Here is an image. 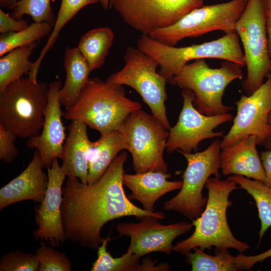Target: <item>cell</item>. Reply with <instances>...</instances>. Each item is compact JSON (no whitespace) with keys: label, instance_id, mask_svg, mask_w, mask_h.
<instances>
[{"label":"cell","instance_id":"8992f818","mask_svg":"<svg viewBox=\"0 0 271 271\" xmlns=\"http://www.w3.org/2000/svg\"><path fill=\"white\" fill-rule=\"evenodd\" d=\"M241 66L225 60L218 68H211L203 59L187 64L168 82L193 92V104L201 113L215 115L233 109L224 105L222 97L226 87L243 77Z\"/></svg>","mask_w":271,"mask_h":271},{"label":"cell","instance_id":"74e56055","mask_svg":"<svg viewBox=\"0 0 271 271\" xmlns=\"http://www.w3.org/2000/svg\"><path fill=\"white\" fill-rule=\"evenodd\" d=\"M265 18L268 52L271 60V0H266Z\"/></svg>","mask_w":271,"mask_h":271},{"label":"cell","instance_id":"2e32d148","mask_svg":"<svg viewBox=\"0 0 271 271\" xmlns=\"http://www.w3.org/2000/svg\"><path fill=\"white\" fill-rule=\"evenodd\" d=\"M48 183L45 195L40 205L34 208L36 223L34 237L53 247L66 241L62 225L61 206L63 184L66 175L59 164L58 158L47 167Z\"/></svg>","mask_w":271,"mask_h":271},{"label":"cell","instance_id":"7c38bea8","mask_svg":"<svg viewBox=\"0 0 271 271\" xmlns=\"http://www.w3.org/2000/svg\"><path fill=\"white\" fill-rule=\"evenodd\" d=\"M203 6V0H112L111 3L126 24L148 36Z\"/></svg>","mask_w":271,"mask_h":271},{"label":"cell","instance_id":"52a82bcc","mask_svg":"<svg viewBox=\"0 0 271 271\" xmlns=\"http://www.w3.org/2000/svg\"><path fill=\"white\" fill-rule=\"evenodd\" d=\"M117 130L125 150L131 155L136 173L167 172L164 153L169 131L153 114L137 110L124 119Z\"/></svg>","mask_w":271,"mask_h":271},{"label":"cell","instance_id":"ffe728a7","mask_svg":"<svg viewBox=\"0 0 271 271\" xmlns=\"http://www.w3.org/2000/svg\"><path fill=\"white\" fill-rule=\"evenodd\" d=\"M87 126L74 120L68 126V135L63 144L60 159L61 168L69 178H78L87 184L89 160L91 142L88 137Z\"/></svg>","mask_w":271,"mask_h":271},{"label":"cell","instance_id":"83f0119b","mask_svg":"<svg viewBox=\"0 0 271 271\" xmlns=\"http://www.w3.org/2000/svg\"><path fill=\"white\" fill-rule=\"evenodd\" d=\"M99 0H61V4L52 31L38 58L34 62L32 71L38 73L44 58L56 43L64 26L84 7Z\"/></svg>","mask_w":271,"mask_h":271},{"label":"cell","instance_id":"836d02e7","mask_svg":"<svg viewBox=\"0 0 271 271\" xmlns=\"http://www.w3.org/2000/svg\"><path fill=\"white\" fill-rule=\"evenodd\" d=\"M17 136L0 125V159L5 163H12L19 155L15 144Z\"/></svg>","mask_w":271,"mask_h":271},{"label":"cell","instance_id":"30bf717a","mask_svg":"<svg viewBox=\"0 0 271 271\" xmlns=\"http://www.w3.org/2000/svg\"><path fill=\"white\" fill-rule=\"evenodd\" d=\"M221 149L220 141L215 140L201 152L177 151L186 159L187 166L182 176L180 192L164 203V210L176 211L192 220L201 215L207 201L202 190L211 175L220 176Z\"/></svg>","mask_w":271,"mask_h":271},{"label":"cell","instance_id":"6da1fadb","mask_svg":"<svg viewBox=\"0 0 271 271\" xmlns=\"http://www.w3.org/2000/svg\"><path fill=\"white\" fill-rule=\"evenodd\" d=\"M127 154L117 155L94 183L67 178L62 187L61 212L66 241L97 250L103 238L101 230L108 222L126 216L139 219L152 216L163 219L162 212H149L132 203L123 187L124 165Z\"/></svg>","mask_w":271,"mask_h":271},{"label":"cell","instance_id":"5bb4252c","mask_svg":"<svg viewBox=\"0 0 271 271\" xmlns=\"http://www.w3.org/2000/svg\"><path fill=\"white\" fill-rule=\"evenodd\" d=\"M235 104L237 113L230 130L220 142L221 148L250 136L256 138L258 145L264 144L271 135L268 123L271 112V74L252 94L242 95Z\"/></svg>","mask_w":271,"mask_h":271},{"label":"cell","instance_id":"e575fe53","mask_svg":"<svg viewBox=\"0 0 271 271\" xmlns=\"http://www.w3.org/2000/svg\"><path fill=\"white\" fill-rule=\"evenodd\" d=\"M28 23L22 19H16L0 9V33L5 34L17 32L27 28Z\"/></svg>","mask_w":271,"mask_h":271},{"label":"cell","instance_id":"4fadbf2b","mask_svg":"<svg viewBox=\"0 0 271 271\" xmlns=\"http://www.w3.org/2000/svg\"><path fill=\"white\" fill-rule=\"evenodd\" d=\"M182 96L183 104L178 121L169 130L166 146L169 153L176 150L188 153L196 152L202 141L223 136L224 131L215 132L214 129L233 118V115L228 112L206 115L199 112L193 104L195 95L191 90L184 89Z\"/></svg>","mask_w":271,"mask_h":271},{"label":"cell","instance_id":"3957f363","mask_svg":"<svg viewBox=\"0 0 271 271\" xmlns=\"http://www.w3.org/2000/svg\"><path fill=\"white\" fill-rule=\"evenodd\" d=\"M142 105L125 95L123 85L89 78L76 102L66 108L63 116L77 120L100 134L117 130L124 119Z\"/></svg>","mask_w":271,"mask_h":271},{"label":"cell","instance_id":"f546056e","mask_svg":"<svg viewBox=\"0 0 271 271\" xmlns=\"http://www.w3.org/2000/svg\"><path fill=\"white\" fill-rule=\"evenodd\" d=\"M53 27L44 22H34L27 28L17 32L1 34L0 56L18 47L38 42L50 34Z\"/></svg>","mask_w":271,"mask_h":271},{"label":"cell","instance_id":"ab89813d","mask_svg":"<svg viewBox=\"0 0 271 271\" xmlns=\"http://www.w3.org/2000/svg\"><path fill=\"white\" fill-rule=\"evenodd\" d=\"M112 1V0H99V3L104 9L107 10L109 7L111 6Z\"/></svg>","mask_w":271,"mask_h":271},{"label":"cell","instance_id":"4316f807","mask_svg":"<svg viewBox=\"0 0 271 271\" xmlns=\"http://www.w3.org/2000/svg\"><path fill=\"white\" fill-rule=\"evenodd\" d=\"M227 179L233 181L254 199L260 221L259 244L266 230L271 227V188L263 182L232 175Z\"/></svg>","mask_w":271,"mask_h":271},{"label":"cell","instance_id":"7402d4cb","mask_svg":"<svg viewBox=\"0 0 271 271\" xmlns=\"http://www.w3.org/2000/svg\"><path fill=\"white\" fill-rule=\"evenodd\" d=\"M64 67L66 78L59 91V99L61 105L66 109L76 102L89 80L91 71L77 47H66Z\"/></svg>","mask_w":271,"mask_h":271},{"label":"cell","instance_id":"1f68e13d","mask_svg":"<svg viewBox=\"0 0 271 271\" xmlns=\"http://www.w3.org/2000/svg\"><path fill=\"white\" fill-rule=\"evenodd\" d=\"M40 263L38 271H71L72 263L63 252L55 250L40 241V246L36 251Z\"/></svg>","mask_w":271,"mask_h":271},{"label":"cell","instance_id":"d4e9b609","mask_svg":"<svg viewBox=\"0 0 271 271\" xmlns=\"http://www.w3.org/2000/svg\"><path fill=\"white\" fill-rule=\"evenodd\" d=\"M114 38V33L108 27L92 29L81 36L77 48L91 71L103 65Z\"/></svg>","mask_w":271,"mask_h":271},{"label":"cell","instance_id":"d6a6232c","mask_svg":"<svg viewBox=\"0 0 271 271\" xmlns=\"http://www.w3.org/2000/svg\"><path fill=\"white\" fill-rule=\"evenodd\" d=\"M39 266L36 254L18 250L5 254L0 260L1 271H37Z\"/></svg>","mask_w":271,"mask_h":271},{"label":"cell","instance_id":"8d00e7d4","mask_svg":"<svg viewBox=\"0 0 271 271\" xmlns=\"http://www.w3.org/2000/svg\"><path fill=\"white\" fill-rule=\"evenodd\" d=\"M260 158L265 173L263 183L271 188V149L262 151L260 153Z\"/></svg>","mask_w":271,"mask_h":271},{"label":"cell","instance_id":"9c48e42d","mask_svg":"<svg viewBox=\"0 0 271 271\" xmlns=\"http://www.w3.org/2000/svg\"><path fill=\"white\" fill-rule=\"evenodd\" d=\"M265 9L266 0H248L235 27L244 50L247 76L242 86L247 95L255 91L264 78L271 74Z\"/></svg>","mask_w":271,"mask_h":271},{"label":"cell","instance_id":"ac0fdd59","mask_svg":"<svg viewBox=\"0 0 271 271\" xmlns=\"http://www.w3.org/2000/svg\"><path fill=\"white\" fill-rule=\"evenodd\" d=\"M41 157L35 150L27 168L0 189V209L22 201L40 203L48 187V177L43 171Z\"/></svg>","mask_w":271,"mask_h":271},{"label":"cell","instance_id":"d6986e66","mask_svg":"<svg viewBox=\"0 0 271 271\" xmlns=\"http://www.w3.org/2000/svg\"><path fill=\"white\" fill-rule=\"evenodd\" d=\"M257 145L256 138L250 136L221 149L220 169L223 175H239L263 182L264 170Z\"/></svg>","mask_w":271,"mask_h":271},{"label":"cell","instance_id":"e0dca14e","mask_svg":"<svg viewBox=\"0 0 271 271\" xmlns=\"http://www.w3.org/2000/svg\"><path fill=\"white\" fill-rule=\"evenodd\" d=\"M62 83L57 79L48 85V104L40 133L28 139L27 146L39 153L44 167L51 166L56 158H60L66 139L62 116L59 91Z\"/></svg>","mask_w":271,"mask_h":271},{"label":"cell","instance_id":"f1b7e54d","mask_svg":"<svg viewBox=\"0 0 271 271\" xmlns=\"http://www.w3.org/2000/svg\"><path fill=\"white\" fill-rule=\"evenodd\" d=\"M185 254L192 271H236L235 257L227 249H215L214 255L207 254L198 247Z\"/></svg>","mask_w":271,"mask_h":271},{"label":"cell","instance_id":"7a4b0ae2","mask_svg":"<svg viewBox=\"0 0 271 271\" xmlns=\"http://www.w3.org/2000/svg\"><path fill=\"white\" fill-rule=\"evenodd\" d=\"M208 191L207 201L201 215L192 220L195 227L188 238L174 246V251L185 255L195 247L202 250L225 249L229 248L240 253L250 248L246 242L237 239L229 228L226 217L227 208L232 205L229 197L234 190L239 188L228 179L209 178L205 186Z\"/></svg>","mask_w":271,"mask_h":271},{"label":"cell","instance_id":"60d3db41","mask_svg":"<svg viewBox=\"0 0 271 271\" xmlns=\"http://www.w3.org/2000/svg\"><path fill=\"white\" fill-rule=\"evenodd\" d=\"M268 123L271 126V112L269 114V117H268ZM264 144L267 149H271V135L267 139V140L265 141Z\"/></svg>","mask_w":271,"mask_h":271},{"label":"cell","instance_id":"8fae6325","mask_svg":"<svg viewBox=\"0 0 271 271\" xmlns=\"http://www.w3.org/2000/svg\"><path fill=\"white\" fill-rule=\"evenodd\" d=\"M248 0L203 6L188 13L175 24L156 30L149 36L169 46H175L188 37H196L220 30L225 34L235 31L236 23L244 12Z\"/></svg>","mask_w":271,"mask_h":271},{"label":"cell","instance_id":"4dcf8cb0","mask_svg":"<svg viewBox=\"0 0 271 271\" xmlns=\"http://www.w3.org/2000/svg\"><path fill=\"white\" fill-rule=\"evenodd\" d=\"M13 9L11 16L16 19H22L24 15H29L34 22H44L54 26L56 18L51 0H19Z\"/></svg>","mask_w":271,"mask_h":271},{"label":"cell","instance_id":"277c9868","mask_svg":"<svg viewBox=\"0 0 271 271\" xmlns=\"http://www.w3.org/2000/svg\"><path fill=\"white\" fill-rule=\"evenodd\" d=\"M48 85L22 77L0 91V125L19 138L39 135L48 104Z\"/></svg>","mask_w":271,"mask_h":271},{"label":"cell","instance_id":"44dd1931","mask_svg":"<svg viewBox=\"0 0 271 271\" xmlns=\"http://www.w3.org/2000/svg\"><path fill=\"white\" fill-rule=\"evenodd\" d=\"M171 176L170 174L162 171L124 173L123 184L131 192L127 196L130 200L138 201L144 210L153 212H155V203L162 196L181 188L182 181L168 180Z\"/></svg>","mask_w":271,"mask_h":271},{"label":"cell","instance_id":"cb8c5ba5","mask_svg":"<svg viewBox=\"0 0 271 271\" xmlns=\"http://www.w3.org/2000/svg\"><path fill=\"white\" fill-rule=\"evenodd\" d=\"M125 150L120 133L117 130L101 134L91 142L89 160L87 184L97 181L104 174L118 153Z\"/></svg>","mask_w":271,"mask_h":271},{"label":"cell","instance_id":"603a6c76","mask_svg":"<svg viewBox=\"0 0 271 271\" xmlns=\"http://www.w3.org/2000/svg\"><path fill=\"white\" fill-rule=\"evenodd\" d=\"M110 240L109 233L97 249V257L91 271H168L171 267L167 263L157 264V260L149 257L144 258L141 262L140 255L128 250L119 257H113L107 249Z\"/></svg>","mask_w":271,"mask_h":271},{"label":"cell","instance_id":"d590c367","mask_svg":"<svg viewBox=\"0 0 271 271\" xmlns=\"http://www.w3.org/2000/svg\"><path fill=\"white\" fill-rule=\"evenodd\" d=\"M271 257V248L253 256H246L241 253L235 256V265L238 270H249L254 264Z\"/></svg>","mask_w":271,"mask_h":271},{"label":"cell","instance_id":"484cf974","mask_svg":"<svg viewBox=\"0 0 271 271\" xmlns=\"http://www.w3.org/2000/svg\"><path fill=\"white\" fill-rule=\"evenodd\" d=\"M38 42L17 48L0 59V91L12 82L29 74L33 63L29 59Z\"/></svg>","mask_w":271,"mask_h":271},{"label":"cell","instance_id":"5b68a950","mask_svg":"<svg viewBox=\"0 0 271 271\" xmlns=\"http://www.w3.org/2000/svg\"><path fill=\"white\" fill-rule=\"evenodd\" d=\"M138 48L157 60L161 67L159 73L168 82L192 60L214 58L231 61L241 67L245 65L235 31L215 40L181 47L165 45L142 35L138 39Z\"/></svg>","mask_w":271,"mask_h":271},{"label":"cell","instance_id":"ba28073f","mask_svg":"<svg viewBox=\"0 0 271 271\" xmlns=\"http://www.w3.org/2000/svg\"><path fill=\"white\" fill-rule=\"evenodd\" d=\"M123 58L124 67L108 76L105 81L127 85L134 89L148 105L152 114L169 130L171 126L165 106L168 80L157 72L159 63L138 47H128Z\"/></svg>","mask_w":271,"mask_h":271},{"label":"cell","instance_id":"9a60e30c","mask_svg":"<svg viewBox=\"0 0 271 271\" xmlns=\"http://www.w3.org/2000/svg\"><path fill=\"white\" fill-rule=\"evenodd\" d=\"M152 216H145L138 223L121 222L115 228L118 236L130 238L127 250L143 256L154 252L167 254L174 250L173 241L179 235L191 230L192 223L181 221L164 225Z\"/></svg>","mask_w":271,"mask_h":271},{"label":"cell","instance_id":"f35d334b","mask_svg":"<svg viewBox=\"0 0 271 271\" xmlns=\"http://www.w3.org/2000/svg\"><path fill=\"white\" fill-rule=\"evenodd\" d=\"M19 0H0V5L4 8L14 9Z\"/></svg>","mask_w":271,"mask_h":271}]
</instances>
